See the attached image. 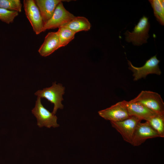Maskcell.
Listing matches in <instances>:
<instances>
[{
    "label": "cell",
    "mask_w": 164,
    "mask_h": 164,
    "mask_svg": "<svg viewBox=\"0 0 164 164\" xmlns=\"http://www.w3.org/2000/svg\"><path fill=\"white\" fill-rule=\"evenodd\" d=\"M157 137H160L147 121L143 123L141 121L136 126L131 144L134 146H138L148 139Z\"/></svg>",
    "instance_id": "30bf717a"
},
{
    "label": "cell",
    "mask_w": 164,
    "mask_h": 164,
    "mask_svg": "<svg viewBox=\"0 0 164 164\" xmlns=\"http://www.w3.org/2000/svg\"><path fill=\"white\" fill-rule=\"evenodd\" d=\"M65 87L62 84H57L55 82L53 83L51 86L38 90L35 92V94L41 98H45L53 104L54 108L52 113L55 115L58 109L63 108L62 101L63 100V95L65 93Z\"/></svg>",
    "instance_id": "7a4b0ae2"
},
{
    "label": "cell",
    "mask_w": 164,
    "mask_h": 164,
    "mask_svg": "<svg viewBox=\"0 0 164 164\" xmlns=\"http://www.w3.org/2000/svg\"><path fill=\"white\" fill-rule=\"evenodd\" d=\"M123 101L130 116H135L142 120H144L147 121L157 114L139 103L125 100H123Z\"/></svg>",
    "instance_id": "8fae6325"
},
{
    "label": "cell",
    "mask_w": 164,
    "mask_h": 164,
    "mask_svg": "<svg viewBox=\"0 0 164 164\" xmlns=\"http://www.w3.org/2000/svg\"><path fill=\"white\" fill-rule=\"evenodd\" d=\"M149 1L153 9L154 15L156 20L161 25L164 26V0H149Z\"/></svg>",
    "instance_id": "2e32d148"
},
{
    "label": "cell",
    "mask_w": 164,
    "mask_h": 164,
    "mask_svg": "<svg viewBox=\"0 0 164 164\" xmlns=\"http://www.w3.org/2000/svg\"><path fill=\"white\" fill-rule=\"evenodd\" d=\"M150 27L148 18L143 16L135 25L133 31L130 32L127 30L125 32L124 34L126 41L137 46L147 43V40L149 37V32Z\"/></svg>",
    "instance_id": "6da1fadb"
},
{
    "label": "cell",
    "mask_w": 164,
    "mask_h": 164,
    "mask_svg": "<svg viewBox=\"0 0 164 164\" xmlns=\"http://www.w3.org/2000/svg\"><path fill=\"white\" fill-rule=\"evenodd\" d=\"M98 114L101 117L110 122L122 121L131 116L123 101L98 111Z\"/></svg>",
    "instance_id": "9c48e42d"
},
{
    "label": "cell",
    "mask_w": 164,
    "mask_h": 164,
    "mask_svg": "<svg viewBox=\"0 0 164 164\" xmlns=\"http://www.w3.org/2000/svg\"><path fill=\"white\" fill-rule=\"evenodd\" d=\"M35 3L40 12L44 24L52 17L57 5L61 2L70 1L62 0H35Z\"/></svg>",
    "instance_id": "4fadbf2b"
},
{
    "label": "cell",
    "mask_w": 164,
    "mask_h": 164,
    "mask_svg": "<svg viewBox=\"0 0 164 164\" xmlns=\"http://www.w3.org/2000/svg\"><path fill=\"white\" fill-rule=\"evenodd\" d=\"M56 32L59 40V48L67 45L74 39L76 34L70 29L64 27L59 28Z\"/></svg>",
    "instance_id": "e0dca14e"
},
{
    "label": "cell",
    "mask_w": 164,
    "mask_h": 164,
    "mask_svg": "<svg viewBox=\"0 0 164 164\" xmlns=\"http://www.w3.org/2000/svg\"><path fill=\"white\" fill-rule=\"evenodd\" d=\"M59 40L57 32H49L38 50L40 55L43 57L50 55L59 49Z\"/></svg>",
    "instance_id": "7c38bea8"
},
{
    "label": "cell",
    "mask_w": 164,
    "mask_h": 164,
    "mask_svg": "<svg viewBox=\"0 0 164 164\" xmlns=\"http://www.w3.org/2000/svg\"><path fill=\"white\" fill-rule=\"evenodd\" d=\"M23 7L27 18L36 35L43 32L44 23L40 12L34 0H24Z\"/></svg>",
    "instance_id": "52a82bcc"
},
{
    "label": "cell",
    "mask_w": 164,
    "mask_h": 164,
    "mask_svg": "<svg viewBox=\"0 0 164 164\" xmlns=\"http://www.w3.org/2000/svg\"><path fill=\"white\" fill-rule=\"evenodd\" d=\"M142 120L136 117L131 116L122 121L110 122L112 127L120 133L123 140L131 144L136 126Z\"/></svg>",
    "instance_id": "ba28073f"
},
{
    "label": "cell",
    "mask_w": 164,
    "mask_h": 164,
    "mask_svg": "<svg viewBox=\"0 0 164 164\" xmlns=\"http://www.w3.org/2000/svg\"><path fill=\"white\" fill-rule=\"evenodd\" d=\"M91 27L87 18L84 16H75L68 23L62 27L67 28L76 33L81 31H89Z\"/></svg>",
    "instance_id": "5bb4252c"
},
{
    "label": "cell",
    "mask_w": 164,
    "mask_h": 164,
    "mask_svg": "<svg viewBox=\"0 0 164 164\" xmlns=\"http://www.w3.org/2000/svg\"><path fill=\"white\" fill-rule=\"evenodd\" d=\"M146 121L160 137H164V114H157Z\"/></svg>",
    "instance_id": "9a60e30c"
},
{
    "label": "cell",
    "mask_w": 164,
    "mask_h": 164,
    "mask_svg": "<svg viewBox=\"0 0 164 164\" xmlns=\"http://www.w3.org/2000/svg\"><path fill=\"white\" fill-rule=\"evenodd\" d=\"M22 7L20 0H0V8L9 11L20 12Z\"/></svg>",
    "instance_id": "ac0fdd59"
},
{
    "label": "cell",
    "mask_w": 164,
    "mask_h": 164,
    "mask_svg": "<svg viewBox=\"0 0 164 164\" xmlns=\"http://www.w3.org/2000/svg\"><path fill=\"white\" fill-rule=\"evenodd\" d=\"M127 61L128 69L133 73L134 81H137L142 78H145L149 74H155L159 75L161 74L159 65L160 61L157 59L156 55L150 58L142 66L140 67H135L130 61Z\"/></svg>",
    "instance_id": "5b68a950"
},
{
    "label": "cell",
    "mask_w": 164,
    "mask_h": 164,
    "mask_svg": "<svg viewBox=\"0 0 164 164\" xmlns=\"http://www.w3.org/2000/svg\"><path fill=\"white\" fill-rule=\"evenodd\" d=\"M141 104L157 114H164V103L160 95L149 91H142L130 101Z\"/></svg>",
    "instance_id": "3957f363"
},
{
    "label": "cell",
    "mask_w": 164,
    "mask_h": 164,
    "mask_svg": "<svg viewBox=\"0 0 164 164\" xmlns=\"http://www.w3.org/2000/svg\"><path fill=\"white\" fill-rule=\"evenodd\" d=\"M75 16L66 10L62 2H61L56 6L51 18L44 24L43 32L47 29L63 27L68 23Z\"/></svg>",
    "instance_id": "8992f818"
},
{
    "label": "cell",
    "mask_w": 164,
    "mask_h": 164,
    "mask_svg": "<svg viewBox=\"0 0 164 164\" xmlns=\"http://www.w3.org/2000/svg\"><path fill=\"white\" fill-rule=\"evenodd\" d=\"M32 112L36 118L37 125L39 127H45L50 128L59 126L57 122V117L43 106L40 97H37L35 106L32 110Z\"/></svg>",
    "instance_id": "277c9868"
},
{
    "label": "cell",
    "mask_w": 164,
    "mask_h": 164,
    "mask_svg": "<svg viewBox=\"0 0 164 164\" xmlns=\"http://www.w3.org/2000/svg\"><path fill=\"white\" fill-rule=\"evenodd\" d=\"M19 12L0 8V20L7 24L12 23Z\"/></svg>",
    "instance_id": "d6986e66"
}]
</instances>
